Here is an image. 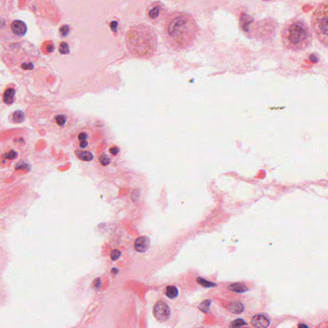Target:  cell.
I'll list each match as a JSON object with an SVG mask.
<instances>
[{
	"label": "cell",
	"instance_id": "1",
	"mask_svg": "<svg viewBox=\"0 0 328 328\" xmlns=\"http://www.w3.org/2000/svg\"><path fill=\"white\" fill-rule=\"evenodd\" d=\"M199 28L194 19L183 12H174L168 16L164 25L167 43L175 50H183L192 46Z\"/></svg>",
	"mask_w": 328,
	"mask_h": 328
},
{
	"label": "cell",
	"instance_id": "2",
	"mask_svg": "<svg viewBox=\"0 0 328 328\" xmlns=\"http://www.w3.org/2000/svg\"><path fill=\"white\" fill-rule=\"evenodd\" d=\"M157 43V37L154 30L145 24L130 27L126 35V48L134 57L151 58L156 52Z\"/></svg>",
	"mask_w": 328,
	"mask_h": 328
},
{
	"label": "cell",
	"instance_id": "3",
	"mask_svg": "<svg viewBox=\"0 0 328 328\" xmlns=\"http://www.w3.org/2000/svg\"><path fill=\"white\" fill-rule=\"evenodd\" d=\"M282 39L286 48L299 51L311 45L312 34L304 21L296 18L286 22L282 31Z\"/></svg>",
	"mask_w": 328,
	"mask_h": 328
},
{
	"label": "cell",
	"instance_id": "4",
	"mask_svg": "<svg viewBox=\"0 0 328 328\" xmlns=\"http://www.w3.org/2000/svg\"><path fill=\"white\" fill-rule=\"evenodd\" d=\"M327 13L328 2L320 4L313 12L311 18V25L313 32L320 43L327 46Z\"/></svg>",
	"mask_w": 328,
	"mask_h": 328
},
{
	"label": "cell",
	"instance_id": "5",
	"mask_svg": "<svg viewBox=\"0 0 328 328\" xmlns=\"http://www.w3.org/2000/svg\"><path fill=\"white\" fill-rule=\"evenodd\" d=\"M153 314L158 321L165 322L169 318L171 310L166 303L163 301H158L153 308Z\"/></svg>",
	"mask_w": 328,
	"mask_h": 328
},
{
	"label": "cell",
	"instance_id": "6",
	"mask_svg": "<svg viewBox=\"0 0 328 328\" xmlns=\"http://www.w3.org/2000/svg\"><path fill=\"white\" fill-rule=\"evenodd\" d=\"M165 10H164L163 4L159 2H155L149 8L148 14L151 19L156 20L163 14Z\"/></svg>",
	"mask_w": 328,
	"mask_h": 328
},
{
	"label": "cell",
	"instance_id": "7",
	"mask_svg": "<svg viewBox=\"0 0 328 328\" xmlns=\"http://www.w3.org/2000/svg\"><path fill=\"white\" fill-rule=\"evenodd\" d=\"M150 239L148 237H140L135 242V249L139 252H146L150 246Z\"/></svg>",
	"mask_w": 328,
	"mask_h": 328
},
{
	"label": "cell",
	"instance_id": "8",
	"mask_svg": "<svg viewBox=\"0 0 328 328\" xmlns=\"http://www.w3.org/2000/svg\"><path fill=\"white\" fill-rule=\"evenodd\" d=\"M11 29L14 34L17 36H24L27 31V26L21 20L13 21L11 25Z\"/></svg>",
	"mask_w": 328,
	"mask_h": 328
},
{
	"label": "cell",
	"instance_id": "9",
	"mask_svg": "<svg viewBox=\"0 0 328 328\" xmlns=\"http://www.w3.org/2000/svg\"><path fill=\"white\" fill-rule=\"evenodd\" d=\"M251 324L255 328H267L270 325V321L265 316L258 315L252 317Z\"/></svg>",
	"mask_w": 328,
	"mask_h": 328
},
{
	"label": "cell",
	"instance_id": "10",
	"mask_svg": "<svg viewBox=\"0 0 328 328\" xmlns=\"http://www.w3.org/2000/svg\"><path fill=\"white\" fill-rule=\"evenodd\" d=\"M16 91L13 88H8L4 92L3 100L4 103L10 105L14 101Z\"/></svg>",
	"mask_w": 328,
	"mask_h": 328
},
{
	"label": "cell",
	"instance_id": "11",
	"mask_svg": "<svg viewBox=\"0 0 328 328\" xmlns=\"http://www.w3.org/2000/svg\"><path fill=\"white\" fill-rule=\"evenodd\" d=\"M75 154L79 160L85 162L91 161L94 157L93 154L88 151H83V150L77 149L75 151Z\"/></svg>",
	"mask_w": 328,
	"mask_h": 328
},
{
	"label": "cell",
	"instance_id": "12",
	"mask_svg": "<svg viewBox=\"0 0 328 328\" xmlns=\"http://www.w3.org/2000/svg\"><path fill=\"white\" fill-rule=\"evenodd\" d=\"M228 288L231 291L237 292V293H243L248 291V290H249L246 286L240 283L231 284L229 286Z\"/></svg>",
	"mask_w": 328,
	"mask_h": 328
},
{
	"label": "cell",
	"instance_id": "13",
	"mask_svg": "<svg viewBox=\"0 0 328 328\" xmlns=\"http://www.w3.org/2000/svg\"><path fill=\"white\" fill-rule=\"evenodd\" d=\"M229 310L233 313L238 314L243 312V310H244V306H243V304L240 302H233L229 305Z\"/></svg>",
	"mask_w": 328,
	"mask_h": 328
},
{
	"label": "cell",
	"instance_id": "14",
	"mask_svg": "<svg viewBox=\"0 0 328 328\" xmlns=\"http://www.w3.org/2000/svg\"><path fill=\"white\" fill-rule=\"evenodd\" d=\"M166 296L170 299H174L178 296V290L174 286H168L166 288Z\"/></svg>",
	"mask_w": 328,
	"mask_h": 328
},
{
	"label": "cell",
	"instance_id": "15",
	"mask_svg": "<svg viewBox=\"0 0 328 328\" xmlns=\"http://www.w3.org/2000/svg\"><path fill=\"white\" fill-rule=\"evenodd\" d=\"M12 118H13V120L14 121V122H16V123H22V122L24 121L25 116V114L23 113V112L21 110H17V111H16L13 114Z\"/></svg>",
	"mask_w": 328,
	"mask_h": 328
},
{
	"label": "cell",
	"instance_id": "16",
	"mask_svg": "<svg viewBox=\"0 0 328 328\" xmlns=\"http://www.w3.org/2000/svg\"><path fill=\"white\" fill-rule=\"evenodd\" d=\"M197 282H198L200 285L203 286L206 288H211L213 287H216V284L213 283L212 282H210L206 280L201 277H198L197 278Z\"/></svg>",
	"mask_w": 328,
	"mask_h": 328
},
{
	"label": "cell",
	"instance_id": "17",
	"mask_svg": "<svg viewBox=\"0 0 328 328\" xmlns=\"http://www.w3.org/2000/svg\"><path fill=\"white\" fill-rule=\"evenodd\" d=\"M246 324L247 323L244 321L239 318V319H237L235 321L231 322L230 324H229V328H239L240 327L245 326Z\"/></svg>",
	"mask_w": 328,
	"mask_h": 328
},
{
	"label": "cell",
	"instance_id": "18",
	"mask_svg": "<svg viewBox=\"0 0 328 328\" xmlns=\"http://www.w3.org/2000/svg\"><path fill=\"white\" fill-rule=\"evenodd\" d=\"M211 304V300H206L199 306V309L204 313H207L210 310V306Z\"/></svg>",
	"mask_w": 328,
	"mask_h": 328
},
{
	"label": "cell",
	"instance_id": "19",
	"mask_svg": "<svg viewBox=\"0 0 328 328\" xmlns=\"http://www.w3.org/2000/svg\"><path fill=\"white\" fill-rule=\"evenodd\" d=\"M58 50L61 54H63V55L68 54L70 51L68 44L65 43V42H63V43H62L60 44Z\"/></svg>",
	"mask_w": 328,
	"mask_h": 328
},
{
	"label": "cell",
	"instance_id": "20",
	"mask_svg": "<svg viewBox=\"0 0 328 328\" xmlns=\"http://www.w3.org/2000/svg\"><path fill=\"white\" fill-rule=\"evenodd\" d=\"M55 121L56 122H57V123L58 125L60 126H62L65 124V122H66V118H65V116L64 115H58L56 116L55 118Z\"/></svg>",
	"mask_w": 328,
	"mask_h": 328
},
{
	"label": "cell",
	"instance_id": "21",
	"mask_svg": "<svg viewBox=\"0 0 328 328\" xmlns=\"http://www.w3.org/2000/svg\"><path fill=\"white\" fill-rule=\"evenodd\" d=\"M16 169L27 170L28 171H29L30 170V165L26 163L20 162L17 163V165H16Z\"/></svg>",
	"mask_w": 328,
	"mask_h": 328
},
{
	"label": "cell",
	"instance_id": "22",
	"mask_svg": "<svg viewBox=\"0 0 328 328\" xmlns=\"http://www.w3.org/2000/svg\"><path fill=\"white\" fill-rule=\"evenodd\" d=\"M110 158L106 154H102L100 158V162L103 165H108L110 163Z\"/></svg>",
	"mask_w": 328,
	"mask_h": 328
},
{
	"label": "cell",
	"instance_id": "23",
	"mask_svg": "<svg viewBox=\"0 0 328 328\" xmlns=\"http://www.w3.org/2000/svg\"><path fill=\"white\" fill-rule=\"evenodd\" d=\"M3 156L4 158L8 159V160H13V159L17 158V153L15 151H13V150H12V151H10V152L3 154Z\"/></svg>",
	"mask_w": 328,
	"mask_h": 328
},
{
	"label": "cell",
	"instance_id": "24",
	"mask_svg": "<svg viewBox=\"0 0 328 328\" xmlns=\"http://www.w3.org/2000/svg\"><path fill=\"white\" fill-rule=\"evenodd\" d=\"M60 34L62 37L67 36L69 31V27L68 25H63L60 28Z\"/></svg>",
	"mask_w": 328,
	"mask_h": 328
},
{
	"label": "cell",
	"instance_id": "25",
	"mask_svg": "<svg viewBox=\"0 0 328 328\" xmlns=\"http://www.w3.org/2000/svg\"><path fill=\"white\" fill-rule=\"evenodd\" d=\"M121 252L118 249H115V250H114L112 252L111 259L112 260H114V261L117 260L119 258V257L121 256Z\"/></svg>",
	"mask_w": 328,
	"mask_h": 328
},
{
	"label": "cell",
	"instance_id": "26",
	"mask_svg": "<svg viewBox=\"0 0 328 328\" xmlns=\"http://www.w3.org/2000/svg\"><path fill=\"white\" fill-rule=\"evenodd\" d=\"M21 68L25 70H32L34 68V65L32 62H25L21 65Z\"/></svg>",
	"mask_w": 328,
	"mask_h": 328
},
{
	"label": "cell",
	"instance_id": "27",
	"mask_svg": "<svg viewBox=\"0 0 328 328\" xmlns=\"http://www.w3.org/2000/svg\"><path fill=\"white\" fill-rule=\"evenodd\" d=\"M88 139V135L85 132H82L78 135V139L80 142L86 141Z\"/></svg>",
	"mask_w": 328,
	"mask_h": 328
},
{
	"label": "cell",
	"instance_id": "28",
	"mask_svg": "<svg viewBox=\"0 0 328 328\" xmlns=\"http://www.w3.org/2000/svg\"><path fill=\"white\" fill-rule=\"evenodd\" d=\"M101 278H97L94 280V288L99 289L101 287Z\"/></svg>",
	"mask_w": 328,
	"mask_h": 328
},
{
	"label": "cell",
	"instance_id": "29",
	"mask_svg": "<svg viewBox=\"0 0 328 328\" xmlns=\"http://www.w3.org/2000/svg\"><path fill=\"white\" fill-rule=\"evenodd\" d=\"M110 152L112 154H114V155H116V154L119 152V149L118 147H116V146L112 147L110 149Z\"/></svg>",
	"mask_w": 328,
	"mask_h": 328
},
{
	"label": "cell",
	"instance_id": "30",
	"mask_svg": "<svg viewBox=\"0 0 328 328\" xmlns=\"http://www.w3.org/2000/svg\"><path fill=\"white\" fill-rule=\"evenodd\" d=\"M88 143L87 142V140H86V141L80 142V144H79V146H80L81 148H85L88 146Z\"/></svg>",
	"mask_w": 328,
	"mask_h": 328
},
{
	"label": "cell",
	"instance_id": "31",
	"mask_svg": "<svg viewBox=\"0 0 328 328\" xmlns=\"http://www.w3.org/2000/svg\"><path fill=\"white\" fill-rule=\"evenodd\" d=\"M55 49V47L53 44H51V45H49L48 46V48H47V50H48V52H53V50Z\"/></svg>",
	"mask_w": 328,
	"mask_h": 328
},
{
	"label": "cell",
	"instance_id": "32",
	"mask_svg": "<svg viewBox=\"0 0 328 328\" xmlns=\"http://www.w3.org/2000/svg\"><path fill=\"white\" fill-rule=\"evenodd\" d=\"M298 328H309V327L305 324H300L298 326Z\"/></svg>",
	"mask_w": 328,
	"mask_h": 328
}]
</instances>
